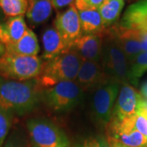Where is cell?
Listing matches in <instances>:
<instances>
[{
	"instance_id": "cell-2",
	"label": "cell",
	"mask_w": 147,
	"mask_h": 147,
	"mask_svg": "<svg viewBox=\"0 0 147 147\" xmlns=\"http://www.w3.org/2000/svg\"><path fill=\"white\" fill-rule=\"evenodd\" d=\"M83 60L73 50L42 63L36 80L42 89L65 81H75Z\"/></svg>"
},
{
	"instance_id": "cell-26",
	"label": "cell",
	"mask_w": 147,
	"mask_h": 147,
	"mask_svg": "<svg viewBox=\"0 0 147 147\" xmlns=\"http://www.w3.org/2000/svg\"><path fill=\"white\" fill-rule=\"evenodd\" d=\"M53 3V8L56 11L63 9L64 7H69L74 3V0H51Z\"/></svg>"
},
{
	"instance_id": "cell-19",
	"label": "cell",
	"mask_w": 147,
	"mask_h": 147,
	"mask_svg": "<svg viewBox=\"0 0 147 147\" xmlns=\"http://www.w3.org/2000/svg\"><path fill=\"white\" fill-rule=\"evenodd\" d=\"M124 6V0H105L100 6V12L105 29L110 28L119 20Z\"/></svg>"
},
{
	"instance_id": "cell-5",
	"label": "cell",
	"mask_w": 147,
	"mask_h": 147,
	"mask_svg": "<svg viewBox=\"0 0 147 147\" xmlns=\"http://www.w3.org/2000/svg\"><path fill=\"white\" fill-rule=\"evenodd\" d=\"M84 92L76 81L61 82L42 90V101L57 113L66 112L81 101Z\"/></svg>"
},
{
	"instance_id": "cell-12",
	"label": "cell",
	"mask_w": 147,
	"mask_h": 147,
	"mask_svg": "<svg viewBox=\"0 0 147 147\" xmlns=\"http://www.w3.org/2000/svg\"><path fill=\"white\" fill-rule=\"evenodd\" d=\"M75 81L84 91H88L96 89L110 80L105 75L100 62L83 61Z\"/></svg>"
},
{
	"instance_id": "cell-6",
	"label": "cell",
	"mask_w": 147,
	"mask_h": 147,
	"mask_svg": "<svg viewBox=\"0 0 147 147\" xmlns=\"http://www.w3.org/2000/svg\"><path fill=\"white\" fill-rule=\"evenodd\" d=\"M27 129L33 147H71L65 132L47 119H32Z\"/></svg>"
},
{
	"instance_id": "cell-27",
	"label": "cell",
	"mask_w": 147,
	"mask_h": 147,
	"mask_svg": "<svg viewBox=\"0 0 147 147\" xmlns=\"http://www.w3.org/2000/svg\"><path fill=\"white\" fill-rule=\"evenodd\" d=\"M4 147H23L22 142L17 137H11L7 142Z\"/></svg>"
},
{
	"instance_id": "cell-11",
	"label": "cell",
	"mask_w": 147,
	"mask_h": 147,
	"mask_svg": "<svg viewBox=\"0 0 147 147\" xmlns=\"http://www.w3.org/2000/svg\"><path fill=\"white\" fill-rule=\"evenodd\" d=\"M109 33L115 38L129 63L142 52L140 31L137 29L127 28L119 25L112 27Z\"/></svg>"
},
{
	"instance_id": "cell-8",
	"label": "cell",
	"mask_w": 147,
	"mask_h": 147,
	"mask_svg": "<svg viewBox=\"0 0 147 147\" xmlns=\"http://www.w3.org/2000/svg\"><path fill=\"white\" fill-rule=\"evenodd\" d=\"M145 101L141 92L131 84L121 85L111 119L123 120L133 117Z\"/></svg>"
},
{
	"instance_id": "cell-4",
	"label": "cell",
	"mask_w": 147,
	"mask_h": 147,
	"mask_svg": "<svg viewBox=\"0 0 147 147\" xmlns=\"http://www.w3.org/2000/svg\"><path fill=\"white\" fill-rule=\"evenodd\" d=\"M42 60L6 53L0 57V77L16 81L36 79L41 72Z\"/></svg>"
},
{
	"instance_id": "cell-9",
	"label": "cell",
	"mask_w": 147,
	"mask_h": 147,
	"mask_svg": "<svg viewBox=\"0 0 147 147\" xmlns=\"http://www.w3.org/2000/svg\"><path fill=\"white\" fill-rule=\"evenodd\" d=\"M54 28L70 48L74 42L83 35L79 11L74 3L57 16L54 21Z\"/></svg>"
},
{
	"instance_id": "cell-7",
	"label": "cell",
	"mask_w": 147,
	"mask_h": 147,
	"mask_svg": "<svg viewBox=\"0 0 147 147\" xmlns=\"http://www.w3.org/2000/svg\"><path fill=\"white\" fill-rule=\"evenodd\" d=\"M120 88L119 83L109 81L95 89L92 110L93 118L97 123L102 126L109 124Z\"/></svg>"
},
{
	"instance_id": "cell-29",
	"label": "cell",
	"mask_w": 147,
	"mask_h": 147,
	"mask_svg": "<svg viewBox=\"0 0 147 147\" xmlns=\"http://www.w3.org/2000/svg\"><path fill=\"white\" fill-rule=\"evenodd\" d=\"M141 94L143 96V98L145 99V100L147 101V82H146L145 84L142 86L141 88Z\"/></svg>"
},
{
	"instance_id": "cell-17",
	"label": "cell",
	"mask_w": 147,
	"mask_h": 147,
	"mask_svg": "<svg viewBox=\"0 0 147 147\" xmlns=\"http://www.w3.org/2000/svg\"><path fill=\"white\" fill-rule=\"evenodd\" d=\"M27 19L34 25H39L47 21L53 13V5L51 0H29Z\"/></svg>"
},
{
	"instance_id": "cell-14",
	"label": "cell",
	"mask_w": 147,
	"mask_h": 147,
	"mask_svg": "<svg viewBox=\"0 0 147 147\" xmlns=\"http://www.w3.org/2000/svg\"><path fill=\"white\" fill-rule=\"evenodd\" d=\"M42 59L47 61L70 50V47L64 42L57 30L52 27L42 33Z\"/></svg>"
},
{
	"instance_id": "cell-18",
	"label": "cell",
	"mask_w": 147,
	"mask_h": 147,
	"mask_svg": "<svg viewBox=\"0 0 147 147\" xmlns=\"http://www.w3.org/2000/svg\"><path fill=\"white\" fill-rule=\"evenodd\" d=\"M83 34H99L105 31V26L98 9L79 11Z\"/></svg>"
},
{
	"instance_id": "cell-24",
	"label": "cell",
	"mask_w": 147,
	"mask_h": 147,
	"mask_svg": "<svg viewBox=\"0 0 147 147\" xmlns=\"http://www.w3.org/2000/svg\"><path fill=\"white\" fill-rule=\"evenodd\" d=\"M74 147H110L107 137L104 136L90 137L80 141L74 145Z\"/></svg>"
},
{
	"instance_id": "cell-30",
	"label": "cell",
	"mask_w": 147,
	"mask_h": 147,
	"mask_svg": "<svg viewBox=\"0 0 147 147\" xmlns=\"http://www.w3.org/2000/svg\"><path fill=\"white\" fill-rule=\"evenodd\" d=\"M1 29H2V25H0V57L3 56L6 52L5 45L1 41Z\"/></svg>"
},
{
	"instance_id": "cell-16",
	"label": "cell",
	"mask_w": 147,
	"mask_h": 147,
	"mask_svg": "<svg viewBox=\"0 0 147 147\" xmlns=\"http://www.w3.org/2000/svg\"><path fill=\"white\" fill-rule=\"evenodd\" d=\"M5 47L6 53L28 57H36L40 50L36 34L29 28L19 41Z\"/></svg>"
},
{
	"instance_id": "cell-21",
	"label": "cell",
	"mask_w": 147,
	"mask_h": 147,
	"mask_svg": "<svg viewBox=\"0 0 147 147\" xmlns=\"http://www.w3.org/2000/svg\"><path fill=\"white\" fill-rule=\"evenodd\" d=\"M146 71L147 52H142L129 63L130 84L137 85L139 79Z\"/></svg>"
},
{
	"instance_id": "cell-15",
	"label": "cell",
	"mask_w": 147,
	"mask_h": 147,
	"mask_svg": "<svg viewBox=\"0 0 147 147\" xmlns=\"http://www.w3.org/2000/svg\"><path fill=\"white\" fill-rule=\"evenodd\" d=\"M28 30L24 16L9 17L4 24H2L1 41L6 46L19 41Z\"/></svg>"
},
{
	"instance_id": "cell-22",
	"label": "cell",
	"mask_w": 147,
	"mask_h": 147,
	"mask_svg": "<svg viewBox=\"0 0 147 147\" xmlns=\"http://www.w3.org/2000/svg\"><path fill=\"white\" fill-rule=\"evenodd\" d=\"M14 114L0 108V147L3 146L6 138L10 131Z\"/></svg>"
},
{
	"instance_id": "cell-25",
	"label": "cell",
	"mask_w": 147,
	"mask_h": 147,
	"mask_svg": "<svg viewBox=\"0 0 147 147\" xmlns=\"http://www.w3.org/2000/svg\"><path fill=\"white\" fill-rule=\"evenodd\" d=\"M105 0H74V4L77 10L98 9Z\"/></svg>"
},
{
	"instance_id": "cell-10",
	"label": "cell",
	"mask_w": 147,
	"mask_h": 147,
	"mask_svg": "<svg viewBox=\"0 0 147 147\" xmlns=\"http://www.w3.org/2000/svg\"><path fill=\"white\" fill-rule=\"evenodd\" d=\"M109 136L130 147H147V137L134 127L131 118L123 120L113 119L107 125Z\"/></svg>"
},
{
	"instance_id": "cell-28",
	"label": "cell",
	"mask_w": 147,
	"mask_h": 147,
	"mask_svg": "<svg viewBox=\"0 0 147 147\" xmlns=\"http://www.w3.org/2000/svg\"><path fill=\"white\" fill-rule=\"evenodd\" d=\"M107 138H108V141H109V143H110V147H130L127 146H125L123 144H122L121 142L116 141V140H115L112 137H108Z\"/></svg>"
},
{
	"instance_id": "cell-3",
	"label": "cell",
	"mask_w": 147,
	"mask_h": 147,
	"mask_svg": "<svg viewBox=\"0 0 147 147\" xmlns=\"http://www.w3.org/2000/svg\"><path fill=\"white\" fill-rule=\"evenodd\" d=\"M100 63L110 81L130 84L129 61L115 38L109 33L103 38Z\"/></svg>"
},
{
	"instance_id": "cell-20",
	"label": "cell",
	"mask_w": 147,
	"mask_h": 147,
	"mask_svg": "<svg viewBox=\"0 0 147 147\" xmlns=\"http://www.w3.org/2000/svg\"><path fill=\"white\" fill-rule=\"evenodd\" d=\"M28 6V0H0V8L8 17L24 16Z\"/></svg>"
},
{
	"instance_id": "cell-32",
	"label": "cell",
	"mask_w": 147,
	"mask_h": 147,
	"mask_svg": "<svg viewBox=\"0 0 147 147\" xmlns=\"http://www.w3.org/2000/svg\"><path fill=\"white\" fill-rule=\"evenodd\" d=\"M28 1H29V0H28Z\"/></svg>"
},
{
	"instance_id": "cell-31",
	"label": "cell",
	"mask_w": 147,
	"mask_h": 147,
	"mask_svg": "<svg viewBox=\"0 0 147 147\" xmlns=\"http://www.w3.org/2000/svg\"><path fill=\"white\" fill-rule=\"evenodd\" d=\"M138 3H139V4L142 6V7H144L145 9L147 10V0H142V1H140Z\"/></svg>"
},
{
	"instance_id": "cell-13",
	"label": "cell",
	"mask_w": 147,
	"mask_h": 147,
	"mask_svg": "<svg viewBox=\"0 0 147 147\" xmlns=\"http://www.w3.org/2000/svg\"><path fill=\"white\" fill-rule=\"evenodd\" d=\"M103 33L83 34L74 42L70 49L77 53L83 61L100 62L104 38Z\"/></svg>"
},
{
	"instance_id": "cell-23",
	"label": "cell",
	"mask_w": 147,
	"mask_h": 147,
	"mask_svg": "<svg viewBox=\"0 0 147 147\" xmlns=\"http://www.w3.org/2000/svg\"><path fill=\"white\" fill-rule=\"evenodd\" d=\"M131 119L134 127L147 137V105L146 101Z\"/></svg>"
},
{
	"instance_id": "cell-1",
	"label": "cell",
	"mask_w": 147,
	"mask_h": 147,
	"mask_svg": "<svg viewBox=\"0 0 147 147\" xmlns=\"http://www.w3.org/2000/svg\"><path fill=\"white\" fill-rule=\"evenodd\" d=\"M42 90L35 79L16 81L0 77V108L24 115L42 101Z\"/></svg>"
}]
</instances>
